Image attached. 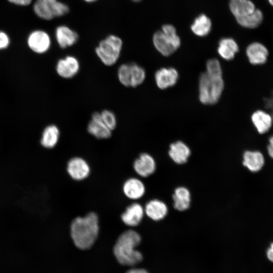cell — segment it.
<instances>
[{
  "label": "cell",
  "mask_w": 273,
  "mask_h": 273,
  "mask_svg": "<svg viewBox=\"0 0 273 273\" xmlns=\"http://www.w3.org/2000/svg\"><path fill=\"white\" fill-rule=\"evenodd\" d=\"M99 231L98 217L94 212L89 213L84 217L75 218L70 227L73 242L81 250H87L92 247L98 237Z\"/></svg>",
  "instance_id": "cell-1"
},
{
  "label": "cell",
  "mask_w": 273,
  "mask_h": 273,
  "mask_svg": "<svg viewBox=\"0 0 273 273\" xmlns=\"http://www.w3.org/2000/svg\"><path fill=\"white\" fill-rule=\"evenodd\" d=\"M141 241L140 235L133 230H127L122 233L113 248L114 255L119 263L127 266H134L140 263L143 255L135 248Z\"/></svg>",
  "instance_id": "cell-2"
},
{
  "label": "cell",
  "mask_w": 273,
  "mask_h": 273,
  "mask_svg": "<svg viewBox=\"0 0 273 273\" xmlns=\"http://www.w3.org/2000/svg\"><path fill=\"white\" fill-rule=\"evenodd\" d=\"M224 88L222 77H215L202 73L199 79V99L205 105L218 102Z\"/></svg>",
  "instance_id": "cell-3"
},
{
  "label": "cell",
  "mask_w": 273,
  "mask_h": 273,
  "mask_svg": "<svg viewBox=\"0 0 273 273\" xmlns=\"http://www.w3.org/2000/svg\"><path fill=\"white\" fill-rule=\"evenodd\" d=\"M123 46L120 37L111 34L101 40L95 48V53L105 66H112L119 60Z\"/></svg>",
  "instance_id": "cell-4"
},
{
  "label": "cell",
  "mask_w": 273,
  "mask_h": 273,
  "mask_svg": "<svg viewBox=\"0 0 273 273\" xmlns=\"http://www.w3.org/2000/svg\"><path fill=\"white\" fill-rule=\"evenodd\" d=\"M153 42L156 49L164 56L173 54L180 45L175 28L170 24L164 25L162 30L156 31L153 35Z\"/></svg>",
  "instance_id": "cell-5"
},
{
  "label": "cell",
  "mask_w": 273,
  "mask_h": 273,
  "mask_svg": "<svg viewBox=\"0 0 273 273\" xmlns=\"http://www.w3.org/2000/svg\"><path fill=\"white\" fill-rule=\"evenodd\" d=\"M146 76L144 68L133 62L122 64L117 70V78L119 82L127 87H135L142 84Z\"/></svg>",
  "instance_id": "cell-6"
},
{
  "label": "cell",
  "mask_w": 273,
  "mask_h": 273,
  "mask_svg": "<svg viewBox=\"0 0 273 273\" xmlns=\"http://www.w3.org/2000/svg\"><path fill=\"white\" fill-rule=\"evenodd\" d=\"M33 10L39 18L50 20L68 13L69 7L67 4L58 0H36L33 6Z\"/></svg>",
  "instance_id": "cell-7"
},
{
  "label": "cell",
  "mask_w": 273,
  "mask_h": 273,
  "mask_svg": "<svg viewBox=\"0 0 273 273\" xmlns=\"http://www.w3.org/2000/svg\"><path fill=\"white\" fill-rule=\"evenodd\" d=\"M245 53L248 62L253 65L264 64L267 60L269 54L266 47L258 41H253L248 44Z\"/></svg>",
  "instance_id": "cell-8"
},
{
  "label": "cell",
  "mask_w": 273,
  "mask_h": 273,
  "mask_svg": "<svg viewBox=\"0 0 273 273\" xmlns=\"http://www.w3.org/2000/svg\"><path fill=\"white\" fill-rule=\"evenodd\" d=\"M56 70L57 74L64 79H70L77 75L80 70V63L76 57L68 55L58 60Z\"/></svg>",
  "instance_id": "cell-9"
},
{
  "label": "cell",
  "mask_w": 273,
  "mask_h": 273,
  "mask_svg": "<svg viewBox=\"0 0 273 273\" xmlns=\"http://www.w3.org/2000/svg\"><path fill=\"white\" fill-rule=\"evenodd\" d=\"M29 48L37 53H44L50 49L51 44L49 35L45 31L36 30L32 32L28 38Z\"/></svg>",
  "instance_id": "cell-10"
},
{
  "label": "cell",
  "mask_w": 273,
  "mask_h": 273,
  "mask_svg": "<svg viewBox=\"0 0 273 273\" xmlns=\"http://www.w3.org/2000/svg\"><path fill=\"white\" fill-rule=\"evenodd\" d=\"M87 130L89 134L99 139H107L112 135V130L104 124L100 113L98 112L92 114Z\"/></svg>",
  "instance_id": "cell-11"
},
{
  "label": "cell",
  "mask_w": 273,
  "mask_h": 273,
  "mask_svg": "<svg viewBox=\"0 0 273 273\" xmlns=\"http://www.w3.org/2000/svg\"><path fill=\"white\" fill-rule=\"evenodd\" d=\"M154 77L157 86L164 89L176 84L178 78V73L174 68H162L155 72Z\"/></svg>",
  "instance_id": "cell-12"
},
{
  "label": "cell",
  "mask_w": 273,
  "mask_h": 273,
  "mask_svg": "<svg viewBox=\"0 0 273 273\" xmlns=\"http://www.w3.org/2000/svg\"><path fill=\"white\" fill-rule=\"evenodd\" d=\"M67 170L73 179L80 180L87 177L90 168L87 163L83 159L74 157L69 161Z\"/></svg>",
  "instance_id": "cell-13"
},
{
  "label": "cell",
  "mask_w": 273,
  "mask_h": 273,
  "mask_svg": "<svg viewBox=\"0 0 273 273\" xmlns=\"http://www.w3.org/2000/svg\"><path fill=\"white\" fill-rule=\"evenodd\" d=\"M55 37L59 47L62 49H66L75 44L79 36L75 31L69 27L60 25L56 29Z\"/></svg>",
  "instance_id": "cell-14"
},
{
  "label": "cell",
  "mask_w": 273,
  "mask_h": 273,
  "mask_svg": "<svg viewBox=\"0 0 273 273\" xmlns=\"http://www.w3.org/2000/svg\"><path fill=\"white\" fill-rule=\"evenodd\" d=\"M133 168L141 176L147 177L155 170L156 163L154 158L147 153L141 154L134 162Z\"/></svg>",
  "instance_id": "cell-15"
},
{
  "label": "cell",
  "mask_w": 273,
  "mask_h": 273,
  "mask_svg": "<svg viewBox=\"0 0 273 273\" xmlns=\"http://www.w3.org/2000/svg\"><path fill=\"white\" fill-rule=\"evenodd\" d=\"M251 122L259 134L267 133L272 125V119L271 115L262 110L254 111L251 115Z\"/></svg>",
  "instance_id": "cell-16"
},
{
  "label": "cell",
  "mask_w": 273,
  "mask_h": 273,
  "mask_svg": "<svg viewBox=\"0 0 273 273\" xmlns=\"http://www.w3.org/2000/svg\"><path fill=\"white\" fill-rule=\"evenodd\" d=\"M243 164L250 171L257 172L263 167L264 157L262 152L257 150H246L243 155Z\"/></svg>",
  "instance_id": "cell-17"
},
{
  "label": "cell",
  "mask_w": 273,
  "mask_h": 273,
  "mask_svg": "<svg viewBox=\"0 0 273 273\" xmlns=\"http://www.w3.org/2000/svg\"><path fill=\"white\" fill-rule=\"evenodd\" d=\"M144 211L143 207L139 203H134L127 207L121 215L122 221L127 225L135 226L141 221Z\"/></svg>",
  "instance_id": "cell-18"
},
{
  "label": "cell",
  "mask_w": 273,
  "mask_h": 273,
  "mask_svg": "<svg viewBox=\"0 0 273 273\" xmlns=\"http://www.w3.org/2000/svg\"><path fill=\"white\" fill-rule=\"evenodd\" d=\"M168 154L176 163L181 164L186 163L191 154L189 147L181 141H177L170 145Z\"/></svg>",
  "instance_id": "cell-19"
},
{
  "label": "cell",
  "mask_w": 273,
  "mask_h": 273,
  "mask_svg": "<svg viewBox=\"0 0 273 273\" xmlns=\"http://www.w3.org/2000/svg\"><path fill=\"white\" fill-rule=\"evenodd\" d=\"M144 210L150 218L158 221L166 216L168 212V208L163 202L154 199L146 204Z\"/></svg>",
  "instance_id": "cell-20"
},
{
  "label": "cell",
  "mask_w": 273,
  "mask_h": 273,
  "mask_svg": "<svg viewBox=\"0 0 273 273\" xmlns=\"http://www.w3.org/2000/svg\"><path fill=\"white\" fill-rule=\"evenodd\" d=\"M217 51L222 58L230 61L234 59L239 52V46L234 39L223 38L219 42Z\"/></svg>",
  "instance_id": "cell-21"
},
{
  "label": "cell",
  "mask_w": 273,
  "mask_h": 273,
  "mask_svg": "<svg viewBox=\"0 0 273 273\" xmlns=\"http://www.w3.org/2000/svg\"><path fill=\"white\" fill-rule=\"evenodd\" d=\"M123 191L124 194L131 199H138L145 194V187L143 182L136 178H130L124 184Z\"/></svg>",
  "instance_id": "cell-22"
},
{
  "label": "cell",
  "mask_w": 273,
  "mask_h": 273,
  "mask_svg": "<svg viewBox=\"0 0 273 273\" xmlns=\"http://www.w3.org/2000/svg\"><path fill=\"white\" fill-rule=\"evenodd\" d=\"M230 8L236 18L247 15L256 9L250 0H231Z\"/></svg>",
  "instance_id": "cell-23"
},
{
  "label": "cell",
  "mask_w": 273,
  "mask_h": 273,
  "mask_svg": "<svg viewBox=\"0 0 273 273\" xmlns=\"http://www.w3.org/2000/svg\"><path fill=\"white\" fill-rule=\"evenodd\" d=\"M174 207L178 211L187 210L190 206L191 194L188 189L180 187L175 190L172 196Z\"/></svg>",
  "instance_id": "cell-24"
},
{
  "label": "cell",
  "mask_w": 273,
  "mask_h": 273,
  "mask_svg": "<svg viewBox=\"0 0 273 273\" xmlns=\"http://www.w3.org/2000/svg\"><path fill=\"white\" fill-rule=\"evenodd\" d=\"M60 137V130L55 125H50L43 130L41 139L42 146L46 148H52L57 144Z\"/></svg>",
  "instance_id": "cell-25"
},
{
  "label": "cell",
  "mask_w": 273,
  "mask_h": 273,
  "mask_svg": "<svg viewBox=\"0 0 273 273\" xmlns=\"http://www.w3.org/2000/svg\"><path fill=\"white\" fill-rule=\"evenodd\" d=\"M262 12L255 9L252 13L242 17L236 18L237 21L241 26L247 28L257 27L263 21Z\"/></svg>",
  "instance_id": "cell-26"
},
{
  "label": "cell",
  "mask_w": 273,
  "mask_h": 273,
  "mask_svg": "<svg viewBox=\"0 0 273 273\" xmlns=\"http://www.w3.org/2000/svg\"><path fill=\"white\" fill-rule=\"evenodd\" d=\"M211 22L205 15L201 14L197 17L191 26L192 31L199 36H205L210 31Z\"/></svg>",
  "instance_id": "cell-27"
},
{
  "label": "cell",
  "mask_w": 273,
  "mask_h": 273,
  "mask_svg": "<svg viewBox=\"0 0 273 273\" xmlns=\"http://www.w3.org/2000/svg\"><path fill=\"white\" fill-rule=\"evenodd\" d=\"M206 73L212 76L222 77L221 65L216 59L208 60L206 65Z\"/></svg>",
  "instance_id": "cell-28"
},
{
  "label": "cell",
  "mask_w": 273,
  "mask_h": 273,
  "mask_svg": "<svg viewBox=\"0 0 273 273\" xmlns=\"http://www.w3.org/2000/svg\"><path fill=\"white\" fill-rule=\"evenodd\" d=\"M100 114L102 119L106 126L112 131L115 129L117 126V121L113 112L105 109L103 110Z\"/></svg>",
  "instance_id": "cell-29"
},
{
  "label": "cell",
  "mask_w": 273,
  "mask_h": 273,
  "mask_svg": "<svg viewBox=\"0 0 273 273\" xmlns=\"http://www.w3.org/2000/svg\"><path fill=\"white\" fill-rule=\"evenodd\" d=\"M8 36L4 32L0 31V50L6 48L9 44Z\"/></svg>",
  "instance_id": "cell-30"
},
{
  "label": "cell",
  "mask_w": 273,
  "mask_h": 273,
  "mask_svg": "<svg viewBox=\"0 0 273 273\" xmlns=\"http://www.w3.org/2000/svg\"><path fill=\"white\" fill-rule=\"evenodd\" d=\"M266 152L268 156L273 159V135L268 138V144L266 146Z\"/></svg>",
  "instance_id": "cell-31"
},
{
  "label": "cell",
  "mask_w": 273,
  "mask_h": 273,
  "mask_svg": "<svg viewBox=\"0 0 273 273\" xmlns=\"http://www.w3.org/2000/svg\"><path fill=\"white\" fill-rule=\"evenodd\" d=\"M11 3L21 6H27L29 5L32 0H8Z\"/></svg>",
  "instance_id": "cell-32"
},
{
  "label": "cell",
  "mask_w": 273,
  "mask_h": 273,
  "mask_svg": "<svg viewBox=\"0 0 273 273\" xmlns=\"http://www.w3.org/2000/svg\"><path fill=\"white\" fill-rule=\"evenodd\" d=\"M267 256L269 260L273 262V243L270 244L267 251Z\"/></svg>",
  "instance_id": "cell-33"
},
{
  "label": "cell",
  "mask_w": 273,
  "mask_h": 273,
  "mask_svg": "<svg viewBox=\"0 0 273 273\" xmlns=\"http://www.w3.org/2000/svg\"><path fill=\"white\" fill-rule=\"evenodd\" d=\"M126 273H148L147 270L142 268H132L128 270Z\"/></svg>",
  "instance_id": "cell-34"
},
{
  "label": "cell",
  "mask_w": 273,
  "mask_h": 273,
  "mask_svg": "<svg viewBox=\"0 0 273 273\" xmlns=\"http://www.w3.org/2000/svg\"><path fill=\"white\" fill-rule=\"evenodd\" d=\"M86 3H94L96 1H97V0H82Z\"/></svg>",
  "instance_id": "cell-35"
},
{
  "label": "cell",
  "mask_w": 273,
  "mask_h": 273,
  "mask_svg": "<svg viewBox=\"0 0 273 273\" xmlns=\"http://www.w3.org/2000/svg\"><path fill=\"white\" fill-rule=\"evenodd\" d=\"M269 4L273 7V0H268Z\"/></svg>",
  "instance_id": "cell-36"
},
{
  "label": "cell",
  "mask_w": 273,
  "mask_h": 273,
  "mask_svg": "<svg viewBox=\"0 0 273 273\" xmlns=\"http://www.w3.org/2000/svg\"><path fill=\"white\" fill-rule=\"evenodd\" d=\"M131 1H132L133 2H140V1H141L142 0H131Z\"/></svg>",
  "instance_id": "cell-37"
}]
</instances>
